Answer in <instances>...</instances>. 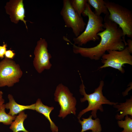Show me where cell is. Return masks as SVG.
Masks as SVG:
<instances>
[{
  "instance_id": "6da1fadb",
  "label": "cell",
  "mask_w": 132,
  "mask_h": 132,
  "mask_svg": "<svg viewBox=\"0 0 132 132\" xmlns=\"http://www.w3.org/2000/svg\"><path fill=\"white\" fill-rule=\"evenodd\" d=\"M109 14L105 15L103 23L104 30L99 33L98 35L101 38L100 41L97 45L89 48L83 47L73 45L74 53L91 60H98L109 50L120 51L127 46L121 29L109 18Z\"/></svg>"
},
{
  "instance_id": "7a4b0ae2",
  "label": "cell",
  "mask_w": 132,
  "mask_h": 132,
  "mask_svg": "<svg viewBox=\"0 0 132 132\" xmlns=\"http://www.w3.org/2000/svg\"><path fill=\"white\" fill-rule=\"evenodd\" d=\"M79 74L82 82L80 86L79 91L80 94L83 96V98H80V100L82 102L87 101L88 104L86 108L79 112L77 117L78 120L80 119L83 114L90 111H91V114L92 117L96 118H97V113L98 110H99L101 112H103L104 111L102 104L114 105L118 103L111 102L104 96L102 90L104 83L103 80L100 81L99 86L95 89L93 93L90 94H87L83 81L79 73Z\"/></svg>"
},
{
  "instance_id": "3957f363",
  "label": "cell",
  "mask_w": 132,
  "mask_h": 132,
  "mask_svg": "<svg viewBox=\"0 0 132 132\" xmlns=\"http://www.w3.org/2000/svg\"><path fill=\"white\" fill-rule=\"evenodd\" d=\"M83 15L88 18L86 27L82 33L73 39L74 44L80 47L90 41L95 42L99 40V37L98 34L105 29L103 18L101 16L96 15L88 3Z\"/></svg>"
},
{
  "instance_id": "277c9868",
  "label": "cell",
  "mask_w": 132,
  "mask_h": 132,
  "mask_svg": "<svg viewBox=\"0 0 132 132\" xmlns=\"http://www.w3.org/2000/svg\"><path fill=\"white\" fill-rule=\"evenodd\" d=\"M105 5L109 12V18L122 30L124 37L132 38V12L119 4L108 1Z\"/></svg>"
},
{
  "instance_id": "5b68a950",
  "label": "cell",
  "mask_w": 132,
  "mask_h": 132,
  "mask_svg": "<svg viewBox=\"0 0 132 132\" xmlns=\"http://www.w3.org/2000/svg\"><path fill=\"white\" fill-rule=\"evenodd\" d=\"M54 99L60 106L58 116L62 119L68 115L76 114L77 100L68 88L62 83L57 86L54 93Z\"/></svg>"
},
{
  "instance_id": "8992f818",
  "label": "cell",
  "mask_w": 132,
  "mask_h": 132,
  "mask_svg": "<svg viewBox=\"0 0 132 132\" xmlns=\"http://www.w3.org/2000/svg\"><path fill=\"white\" fill-rule=\"evenodd\" d=\"M22 74L19 64L5 58L0 62V87L13 86L19 82Z\"/></svg>"
},
{
  "instance_id": "52a82bcc",
  "label": "cell",
  "mask_w": 132,
  "mask_h": 132,
  "mask_svg": "<svg viewBox=\"0 0 132 132\" xmlns=\"http://www.w3.org/2000/svg\"><path fill=\"white\" fill-rule=\"evenodd\" d=\"M101 57L103 65L99 68L102 69L110 67L118 70L122 73L125 72L123 67L125 64L132 65V56L127 46L122 50H109Z\"/></svg>"
},
{
  "instance_id": "ba28073f",
  "label": "cell",
  "mask_w": 132,
  "mask_h": 132,
  "mask_svg": "<svg viewBox=\"0 0 132 132\" xmlns=\"http://www.w3.org/2000/svg\"><path fill=\"white\" fill-rule=\"evenodd\" d=\"M60 14L65 23V26L71 28L76 37L84 30L86 23L72 7L69 0H64Z\"/></svg>"
},
{
  "instance_id": "9c48e42d",
  "label": "cell",
  "mask_w": 132,
  "mask_h": 132,
  "mask_svg": "<svg viewBox=\"0 0 132 132\" xmlns=\"http://www.w3.org/2000/svg\"><path fill=\"white\" fill-rule=\"evenodd\" d=\"M47 47L48 44L45 39L41 38L37 42L34 48L33 65L39 73L45 69H50L52 66L50 61L52 56L48 52Z\"/></svg>"
},
{
  "instance_id": "30bf717a",
  "label": "cell",
  "mask_w": 132,
  "mask_h": 132,
  "mask_svg": "<svg viewBox=\"0 0 132 132\" xmlns=\"http://www.w3.org/2000/svg\"><path fill=\"white\" fill-rule=\"evenodd\" d=\"M23 0H10L5 6L6 12L10 15L11 21L17 24L20 21L23 22L27 29L26 22L24 19L25 11Z\"/></svg>"
},
{
  "instance_id": "8fae6325",
  "label": "cell",
  "mask_w": 132,
  "mask_h": 132,
  "mask_svg": "<svg viewBox=\"0 0 132 132\" xmlns=\"http://www.w3.org/2000/svg\"><path fill=\"white\" fill-rule=\"evenodd\" d=\"M54 109L53 107H49L43 104L40 99H38L34 103V110L43 114L49 121L52 132H57L58 127L52 120L50 116L51 112Z\"/></svg>"
},
{
  "instance_id": "7c38bea8",
  "label": "cell",
  "mask_w": 132,
  "mask_h": 132,
  "mask_svg": "<svg viewBox=\"0 0 132 132\" xmlns=\"http://www.w3.org/2000/svg\"><path fill=\"white\" fill-rule=\"evenodd\" d=\"M9 102L5 104V109H9L8 113L12 116L16 115L20 112L26 110H34V103L30 105H23L17 103L14 99L13 96L11 94L8 95Z\"/></svg>"
},
{
  "instance_id": "4fadbf2b",
  "label": "cell",
  "mask_w": 132,
  "mask_h": 132,
  "mask_svg": "<svg viewBox=\"0 0 132 132\" xmlns=\"http://www.w3.org/2000/svg\"><path fill=\"white\" fill-rule=\"evenodd\" d=\"M91 115L87 118H83L82 121L78 119V121L82 126V130L80 132H84L91 130L92 132H101L102 127L100 119L96 118L93 120Z\"/></svg>"
},
{
  "instance_id": "5bb4252c",
  "label": "cell",
  "mask_w": 132,
  "mask_h": 132,
  "mask_svg": "<svg viewBox=\"0 0 132 132\" xmlns=\"http://www.w3.org/2000/svg\"><path fill=\"white\" fill-rule=\"evenodd\" d=\"M117 109V111H120V114H117L115 116L116 120H122L127 115H130L132 117V97L126 99L124 103H118L113 105Z\"/></svg>"
},
{
  "instance_id": "9a60e30c",
  "label": "cell",
  "mask_w": 132,
  "mask_h": 132,
  "mask_svg": "<svg viewBox=\"0 0 132 132\" xmlns=\"http://www.w3.org/2000/svg\"><path fill=\"white\" fill-rule=\"evenodd\" d=\"M27 117V114H25L24 111L20 113L10 125V129L13 132H30L25 129L23 125L24 121Z\"/></svg>"
},
{
  "instance_id": "2e32d148",
  "label": "cell",
  "mask_w": 132,
  "mask_h": 132,
  "mask_svg": "<svg viewBox=\"0 0 132 132\" xmlns=\"http://www.w3.org/2000/svg\"><path fill=\"white\" fill-rule=\"evenodd\" d=\"M88 3L95 9V14L100 16L102 13L109 14L108 9L105 5V1L103 0H87Z\"/></svg>"
},
{
  "instance_id": "e0dca14e",
  "label": "cell",
  "mask_w": 132,
  "mask_h": 132,
  "mask_svg": "<svg viewBox=\"0 0 132 132\" xmlns=\"http://www.w3.org/2000/svg\"><path fill=\"white\" fill-rule=\"evenodd\" d=\"M71 4L74 10L80 17L83 14L88 4L87 0H70Z\"/></svg>"
},
{
  "instance_id": "ac0fdd59",
  "label": "cell",
  "mask_w": 132,
  "mask_h": 132,
  "mask_svg": "<svg viewBox=\"0 0 132 132\" xmlns=\"http://www.w3.org/2000/svg\"><path fill=\"white\" fill-rule=\"evenodd\" d=\"M5 109L4 104L0 109V122L6 125H10L15 120L16 116H12L7 114Z\"/></svg>"
},
{
  "instance_id": "d6986e66",
  "label": "cell",
  "mask_w": 132,
  "mask_h": 132,
  "mask_svg": "<svg viewBox=\"0 0 132 132\" xmlns=\"http://www.w3.org/2000/svg\"><path fill=\"white\" fill-rule=\"evenodd\" d=\"M117 123L119 127L123 129L121 132H132V117L127 115L125 116L124 120H119Z\"/></svg>"
},
{
  "instance_id": "ffe728a7",
  "label": "cell",
  "mask_w": 132,
  "mask_h": 132,
  "mask_svg": "<svg viewBox=\"0 0 132 132\" xmlns=\"http://www.w3.org/2000/svg\"><path fill=\"white\" fill-rule=\"evenodd\" d=\"M7 44H5L4 42L2 46H0V59H2L4 57L5 54L7 51Z\"/></svg>"
},
{
  "instance_id": "44dd1931",
  "label": "cell",
  "mask_w": 132,
  "mask_h": 132,
  "mask_svg": "<svg viewBox=\"0 0 132 132\" xmlns=\"http://www.w3.org/2000/svg\"><path fill=\"white\" fill-rule=\"evenodd\" d=\"M15 53L14 51L11 49L6 51L5 55V58L8 59H13L14 57Z\"/></svg>"
},
{
  "instance_id": "7402d4cb",
  "label": "cell",
  "mask_w": 132,
  "mask_h": 132,
  "mask_svg": "<svg viewBox=\"0 0 132 132\" xmlns=\"http://www.w3.org/2000/svg\"><path fill=\"white\" fill-rule=\"evenodd\" d=\"M126 42L128 51L131 54L132 53V40L131 39H128Z\"/></svg>"
},
{
  "instance_id": "603a6c76",
  "label": "cell",
  "mask_w": 132,
  "mask_h": 132,
  "mask_svg": "<svg viewBox=\"0 0 132 132\" xmlns=\"http://www.w3.org/2000/svg\"><path fill=\"white\" fill-rule=\"evenodd\" d=\"M3 93L0 90V109L4 103V100L3 98Z\"/></svg>"
}]
</instances>
